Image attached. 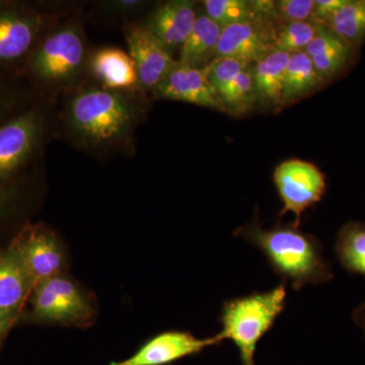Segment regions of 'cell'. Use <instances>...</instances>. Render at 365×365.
Returning a JSON list of instances; mask_svg holds the SVG:
<instances>
[{
    "label": "cell",
    "instance_id": "obj_31",
    "mask_svg": "<svg viewBox=\"0 0 365 365\" xmlns=\"http://www.w3.org/2000/svg\"><path fill=\"white\" fill-rule=\"evenodd\" d=\"M352 319L355 325L359 327L365 336V302H362L353 309Z\"/></svg>",
    "mask_w": 365,
    "mask_h": 365
},
{
    "label": "cell",
    "instance_id": "obj_18",
    "mask_svg": "<svg viewBox=\"0 0 365 365\" xmlns=\"http://www.w3.org/2000/svg\"><path fill=\"white\" fill-rule=\"evenodd\" d=\"M32 290L31 281L14 250L0 254V311L18 314Z\"/></svg>",
    "mask_w": 365,
    "mask_h": 365
},
{
    "label": "cell",
    "instance_id": "obj_25",
    "mask_svg": "<svg viewBox=\"0 0 365 365\" xmlns=\"http://www.w3.org/2000/svg\"><path fill=\"white\" fill-rule=\"evenodd\" d=\"M321 28V24L313 21L277 25L275 50L289 54L304 51Z\"/></svg>",
    "mask_w": 365,
    "mask_h": 365
},
{
    "label": "cell",
    "instance_id": "obj_26",
    "mask_svg": "<svg viewBox=\"0 0 365 365\" xmlns=\"http://www.w3.org/2000/svg\"><path fill=\"white\" fill-rule=\"evenodd\" d=\"M247 66H246L239 60L228 58V57H220V58H215L212 61L209 62L207 66H204V69L207 73L209 81L220 98V95L227 90L230 83Z\"/></svg>",
    "mask_w": 365,
    "mask_h": 365
},
{
    "label": "cell",
    "instance_id": "obj_2",
    "mask_svg": "<svg viewBox=\"0 0 365 365\" xmlns=\"http://www.w3.org/2000/svg\"><path fill=\"white\" fill-rule=\"evenodd\" d=\"M287 284L225 302L220 314V340H230L240 353L242 365H256L257 345L285 309Z\"/></svg>",
    "mask_w": 365,
    "mask_h": 365
},
{
    "label": "cell",
    "instance_id": "obj_16",
    "mask_svg": "<svg viewBox=\"0 0 365 365\" xmlns=\"http://www.w3.org/2000/svg\"><path fill=\"white\" fill-rule=\"evenodd\" d=\"M304 52L311 58L319 76L326 81L344 68L349 61L351 46L322 25L321 30Z\"/></svg>",
    "mask_w": 365,
    "mask_h": 365
},
{
    "label": "cell",
    "instance_id": "obj_17",
    "mask_svg": "<svg viewBox=\"0 0 365 365\" xmlns=\"http://www.w3.org/2000/svg\"><path fill=\"white\" fill-rule=\"evenodd\" d=\"M289 58V53L274 50L253 64L255 88L259 103L281 110L283 81Z\"/></svg>",
    "mask_w": 365,
    "mask_h": 365
},
{
    "label": "cell",
    "instance_id": "obj_30",
    "mask_svg": "<svg viewBox=\"0 0 365 365\" xmlns=\"http://www.w3.org/2000/svg\"><path fill=\"white\" fill-rule=\"evenodd\" d=\"M16 314L6 313V312L0 311V343L4 339L9 327L14 323L16 319Z\"/></svg>",
    "mask_w": 365,
    "mask_h": 365
},
{
    "label": "cell",
    "instance_id": "obj_15",
    "mask_svg": "<svg viewBox=\"0 0 365 365\" xmlns=\"http://www.w3.org/2000/svg\"><path fill=\"white\" fill-rule=\"evenodd\" d=\"M39 29L32 16L4 11L0 13V61L20 58L32 46Z\"/></svg>",
    "mask_w": 365,
    "mask_h": 365
},
{
    "label": "cell",
    "instance_id": "obj_19",
    "mask_svg": "<svg viewBox=\"0 0 365 365\" xmlns=\"http://www.w3.org/2000/svg\"><path fill=\"white\" fill-rule=\"evenodd\" d=\"M222 28L206 14L198 16L188 38L180 47V63L200 67L215 58L216 46Z\"/></svg>",
    "mask_w": 365,
    "mask_h": 365
},
{
    "label": "cell",
    "instance_id": "obj_12",
    "mask_svg": "<svg viewBox=\"0 0 365 365\" xmlns=\"http://www.w3.org/2000/svg\"><path fill=\"white\" fill-rule=\"evenodd\" d=\"M197 18L194 2L170 0L155 9L144 26L172 52L188 38Z\"/></svg>",
    "mask_w": 365,
    "mask_h": 365
},
{
    "label": "cell",
    "instance_id": "obj_28",
    "mask_svg": "<svg viewBox=\"0 0 365 365\" xmlns=\"http://www.w3.org/2000/svg\"><path fill=\"white\" fill-rule=\"evenodd\" d=\"M345 2L346 0H314L312 21L324 25Z\"/></svg>",
    "mask_w": 365,
    "mask_h": 365
},
{
    "label": "cell",
    "instance_id": "obj_4",
    "mask_svg": "<svg viewBox=\"0 0 365 365\" xmlns=\"http://www.w3.org/2000/svg\"><path fill=\"white\" fill-rule=\"evenodd\" d=\"M32 314L44 323L83 326L95 317V309L78 283L62 274L34 288Z\"/></svg>",
    "mask_w": 365,
    "mask_h": 365
},
{
    "label": "cell",
    "instance_id": "obj_8",
    "mask_svg": "<svg viewBox=\"0 0 365 365\" xmlns=\"http://www.w3.org/2000/svg\"><path fill=\"white\" fill-rule=\"evenodd\" d=\"M277 25L273 21L260 20L225 26L216 46L215 58L228 57L253 66L275 50Z\"/></svg>",
    "mask_w": 365,
    "mask_h": 365
},
{
    "label": "cell",
    "instance_id": "obj_27",
    "mask_svg": "<svg viewBox=\"0 0 365 365\" xmlns=\"http://www.w3.org/2000/svg\"><path fill=\"white\" fill-rule=\"evenodd\" d=\"M314 0H279L274 2V20L278 25L312 21Z\"/></svg>",
    "mask_w": 365,
    "mask_h": 365
},
{
    "label": "cell",
    "instance_id": "obj_21",
    "mask_svg": "<svg viewBox=\"0 0 365 365\" xmlns=\"http://www.w3.org/2000/svg\"><path fill=\"white\" fill-rule=\"evenodd\" d=\"M336 257L348 273L365 278V223L346 222L336 237Z\"/></svg>",
    "mask_w": 365,
    "mask_h": 365
},
{
    "label": "cell",
    "instance_id": "obj_10",
    "mask_svg": "<svg viewBox=\"0 0 365 365\" xmlns=\"http://www.w3.org/2000/svg\"><path fill=\"white\" fill-rule=\"evenodd\" d=\"M222 343L217 335L200 339L191 333L169 331L151 338L128 359L109 365H167Z\"/></svg>",
    "mask_w": 365,
    "mask_h": 365
},
{
    "label": "cell",
    "instance_id": "obj_7",
    "mask_svg": "<svg viewBox=\"0 0 365 365\" xmlns=\"http://www.w3.org/2000/svg\"><path fill=\"white\" fill-rule=\"evenodd\" d=\"M34 288L64 274L66 256L58 237L50 230H31L14 248Z\"/></svg>",
    "mask_w": 365,
    "mask_h": 365
},
{
    "label": "cell",
    "instance_id": "obj_3",
    "mask_svg": "<svg viewBox=\"0 0 365 365\" xmlns=\"http://www.w3.org/2000/svg\"><path fill=\"white\" fill-rule=\"evenodd\" d=\"M74 130L95 144L114 143L133 121L130 106L113 91L93 88L79 93L69 106Z\"/></svg>",
    "mask_w": 365,
    "mask_h": 365
},
{
    "label": "cell",
    "instance_id": "obj_22",
    "mask_svg": "<svg viewBox=\"0 0 365 365\" xmlns=\"http://www.w3.org/2000/svg\"><path fill=\"white\" fill-rule=\"evenodd\" d=\"M350 46L365 39V0H346L323 25Z\"/></svg>",
    "mask_w": 365,
    "mask_h": 365
},
{
    "label": "cell",
    "instance_id": "obj_29",
    "mask_svg": "<svg viewBox=\"0 0 365 365\" xmlns=\"http://www.w3.org/2000/svg\"><path fill=\"white\" fill-rule=\"evenodd\" d=\"M143 4V2L139 1V0H118V1L112 2L110 6L118 11H135Z\"/></svg>",
    "mask_w": 365,
    "mask_h": 365
},
{
    "label": "cell",
    "instance_id": "obj_24",
    "mask_svg": "<svg viewBox=\"0 0 365 365\" xmlns=\"http://www.w3.org/2000/svg\"><path fill=\"white\" fill-rule=\"evenodd\" d=\"M203 4L206 16L222 29L246 21L266 20L257 11L254 2L248 0H206Z\"/></svg>",
    "mask_w": 365,
    "mask_h": 365
},
{
    "label": "cell",
    "instance_id": "obj_23",
    "mask_svg": "<svg viewBox=\"0 0 365 365\" xmlns=\"http://www.w3.org/2000/svg\"><path fill=\"white\" fill-rule=\"evenodd\" d=\"M252 66H247L220 95L225 112L234 116L246 114L258 103Z\"/></svg>",
    "mask_w": 365,
    "mask_h": 365
},
{
    "label": "cell",
    "instance_id": "obj_9",
    "mask_svg": "<svg viewBox=\"0 0 365 365\" xmlns=\"http://www.w3.org/2000/svg\"><path fill=\"white\" fill-rule=\"evenodd\" d=\"M129 54L135 63L139 86L155 90L174 68L178 61L172 52L144 26H133L127 30Z\"/></svg>",
    "mask_w": 365,
    "mask_h": 365
},
{
    "label": "cell",
    "instance_id": "obj_13",
    "mask_svg": "<svg viewBox=\"0 0 365 365\" xmlns=\"http://www.w3.org/2000/svg\"><path fill=\"white\" fill-rule=\"evenodd\" d=\"M38 130L37 118L32 114L23 115L0 127V178L11 174L28 158Z\"/></svg>",
    "mask_w": 365,
    "mask_h": 365
},
{
    "label": "cell",
    "instance_id": "obj_5",
    "mask_svg": "<svg viewBox=\"0 0 365 365\" xmlns=\"http://www.w3.org/2000/svg\"><path fill=\"white\" fill-rule=\"evenodd\" d=\"M273 182L283 204L280 216L292 213L297 227L304 211L319 202L326 193L325 174L313 163L299 158L279 163L274 170Z\"/></svg>",
    "mask_w": 365,
    "mask_h": 365
},
{
    "label": "cell",
    "instance_id": "obj_11",
    "mask_svg": "<svg viewBox=\"0 0 365 365\" xmlns=\"http://www.w3.org/2000/svg\"><path fill=\"white\" fill-rule=\"evenodd\" d=\"M155 91L163 98L225 112L204 67L185 66L178 61Z\"/></svg>",
    "mask_w": 365,
    "mask_h": 365
},
{
    "label": "cell",
    "instance_id": "obj_6",
    "mask_svg": "<svg viewBox=\"0 0 365 365\" xmlns=\"http://www.w3.org/2000/svg\"><path fill=\"white\" fill-rule=\"evenodd\" d=\"M85 56V42L78 29L62 26L48 36L36 52L34 71L43 81L62 83L76 76Z\"/></svg>",
    "mask_w": 365,
    "mask_h": 365
},
{
    "label": "cell",
    "instance_id": "obj_14",
    "mask_svg": "<svg viewBox=\"0 0 365 365\" xmlns=\"http://www.w3.org/2000/svg\"><path fill=\"white\" fill-rule=\"evenodd\" d=\"M91 69L107 90H129L139 86L133 59L129 53L118 48L98 50L91 60Z\"/></svg>",
    "mask_w": 365,
    "mask_h": 365
},
{
    "label": "cell",
    "instance_id": "obj_1",
    "mask_svg": "<svg viewBox=\"0 0 365 365\" xmlns=\"http://www.w3.org/2000/svg\"><path fill=\"white\" fill-rule=\"evenodd\" d=\"M235 235L261 251L274 273L294 290L330 282L334 278L332 266L318 237L294 225L265 228L255 220L237 228Z\"/></svg>",
    "mask_w": 365,
    "mask_h": 365
},
{
    "label": "cell",
    "instance_id": "obj_20",
    "mask_svg": "<svg viewBox=\"0 0 365 365\" xmlns=\"http://www.w3.org/2000/svg\"><path fill=\"white\" fill-rule=\"evenodd\" d=\"M324 81L306 52L290 54L283 81L281 110L317 90Z\"/></svg>",
    "mask_w": 365,
    "mask_h": 365
}]
</instances>
